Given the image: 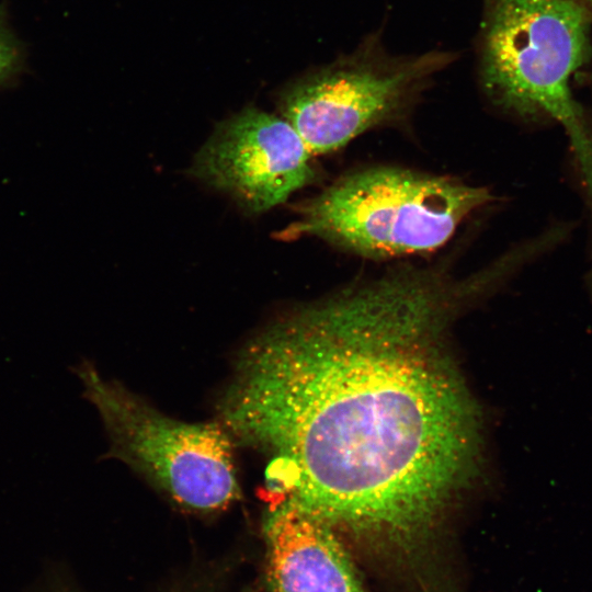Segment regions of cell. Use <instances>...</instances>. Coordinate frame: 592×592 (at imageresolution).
<instances>
[{"instance_id": "obj_1", "label": "cell", "mask_w": 592, "mask_h": 592, "mask_svg": "<svg viewBox=\"0 0 592 592\" xmlns=\"http://www.w3.org/2000/svg\"><path fill=\"white\" fill-rule=\"evenodd\" d=\"M483 288L476 271L401 267L297 309L240 353L225 426L273 454L304 511L413 547L473 474L477 413L444 338Z\"/></svg>"}, {"instance_id": "obj_2", "label": "cell", "mask_w": 592, "mask_h": 592, "mask_svg": "<svg viewBox=\"0 0 592 592\" xmlns=\"http://www.w3.org/2000/svg\"><path fill=\"white\" fill-rule=\"evenodd\" d=\"M492 200L482 186L397 167L343 175L306 201L288 229L369 259L431 252Z\"/></svg>"}, {"instance_id": "obj_3", "label": "cell", "mask_w": 592, "mask_h": 592, "mask_svg": "<svg viewBox=\"0 0 592 592\" xmlns=\"http://www.w3.org/2000/svg\"><path fill=\"white\" fill-rule=\"evenodd\" d=\"M590 20L574 0H485L478 41L487 96L522 116L557 119L588 158L592 150L570 79L588 60Z\"/></svg>"}, {"instance_id": "obj_4", "label": "cell", "mask_w": 592, "mask_h": 592, "mask_svg": "<svg viewBox=\"0 0 592 592\" xmlns=\"http://www.w3.org/2000/svg\"><path fill=\"white\" fill-rule=\"evenodd\" d=\"M456 59L447 50L395 55L375 32L351 53L285 84L276 105L312 156L329 153L402 114Z\"/></svg>"}, {"instance_id": "obj_5", "label": "cell", "mask_w": 592, "mask_h": 592, "mask_svg": "<svg viewBox=\"0 0 592 592\" xmlns=\"http://www.w3.org/2000/svg\"><path fill=\"white\" fill-rule=\"evenodd\" d=\"M115 456L146 475L177 503L208 512L239 494L227 433L215 423H186L153 409L121 385L80 367Z\"/></svg>"}, {"instance_id": "obj_6", "label": "cell", "mask_w": 592, "mask_h": 592, "mask_svg": "<svg viewBox=\"0 0 592 592\" xmlns=\"http://www.w3.org/2000/svg\"><path fill=\"white\" fill-rule=\"evenodd\" d=\"M311 157L282 116L248 106L217 124L190 172L247 213L261 214L315 180Z\"/></svg>"}, {"instance_id": "obj_7", "label": "cell", "mask_w": 592, "mask_h": 592, "mask_svg": "<svg viewBox=\"0 0 592 592\" xmlns=\"http://www.w3.org/2000/svg\"><path fill=\"white\" fill-rule=\"evenodd\" d=\"M271 592H366L333 526L292 501L264 524Z\"/></svg>"}, {"instance_id": "obj_8", "label": "cell", "mask_w": 592, "mask_h": 592, "mask_svg": "<svg viewBox=\"0 0 592 592\" xmlns=\"http://www.w3.org/2000/svg\"><path fill=\"white\" fill-rule=\"evenodd\" d=\"M20 62V49L16 39L0 15V84L9 79Z\"/></svg>"}, {"instance_id": "obj_9", "label": "cell", "mask_w": 592, "mask_h": 592, "mask_svg": "<svg viewBox=\"0 0 592 592\" xmlns=\"http://www.w3.org/2000/svg\"><path fill=\"white\" fill-rule=\"evenodd\" d=\"M592 15V0H574Z\"/></svg>"}]
</instances>
